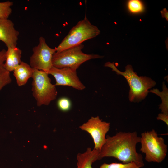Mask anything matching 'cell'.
Listing matches in <instances>:
<instances>
[{"mask_svg":"<svg viewBox=\"0 0 168 168\" xmlns=\"http://www.w3.org/2000/svg\"><path fill=\"white\" fill-rule=\"evenodd\" d=\"M140 141V137L136 131H120L112 136H107L99 152L98 160L113 157L123 163L134 162L142 168L144 166L143 157L136 149V145Z\"/></svg>","mask_w":168,"mask_h":168,"instance_id":"6da1fadb","label":"cell"},{"mask_svg":"<svg viewBox=\"0 0 168 168\" xmlns=\"http://www.w3.org/2000/svg\"><path fill=\"white\" fill-rule=\"evenodd\" d=\"M105 66L111 68L117 74L122 75L126 79L130 87L129 99L130 102H138L141 101L147 96L149 89L156 85V82L150 78L138 76L130 65L125 67L124 72L119 70L114 62H107L105 64Z\"/></svg>","mask_w":168,"mask_h":168,"instance_id":"7a4b0ae2","label":"cell"},{"mask_svg":"<svg viewBox=\"0 0 168 168\" xmlns=\"http://www.w3.org/2000/svg\"><path fill=\"white\" fill-rule=\"evenodd\" d=\"M100 32L98 28L92 24L85 16L71 28L68 35L55 48L56 52H59L80 44L87 40L96 37Z\"/></svg>","mask_w":168,"mask_h":168,"instance_id":"3957f363","label":"cell"},{"mask_svg":"<svg viewBox=\"0 0 168 168\" xmlns=\"http://www.w3.org/2000/svg\"><path fill=\"white\" fill-rule=\"evenodd\" d=\"M140 143V150L145 154V160L147 162L160 163L165 159L167 146L165 144L164 139L159 137L155 130L142 133Z\"/></svg>","mask_w":168,"mask_h":168,"instance_id":"277c9868","label":"cell"},{"mask_svg":"<svg viewBox=\"0 0 168 168\" xmlns=\"http://www.w3.org/2000/svg\"><path fill=\"white\" fill-rule=\"evenodd\" d=\"M84 45L81 44L61 51L56 52L52 58L53 66L57 68H70L77 70L83 63L91 59L102 58L103 56L83 53Z\"/></svg>","mask_w":168,"mask_h":168,"instance_id":"5b68a950","label":"cell"},{"mask_svg":"<svg viewBox=\"0 0 168 168\" xmlns=\"http://www.w3.org/2000/svg\"><path fill=\"white\" fill-rule=\"evenodd\" d=\"M48 74L46 72L34 69L32 90L38 106L48 105L57 97L55 86L51 83Z\"/></svg>","mask_w":168,"mask_h":168,"instance_id":"8992f818","label":"cell"},{"mask_svg":"<svg viewBox=\"0 0 168 168\" xmlns=\"http://www.w3.org/2000/svg\"><path fill=\"white\" fill-rule=\"evenodd\" d=\"M30 58V66L33 68L48 72L53 66L52 58L56 52V48L50 47L45 38L40 36L38 44L32 49Z\"/></svg>","mask_w":168,"mask_h":168,"instance_id":"52a82bcc","label":"cell"},{"mask_svg":"<svg viewBox=\"0 0 168 168\" xmlns=\"http://www.w3.org/2000/svg\"><path fill=\"white\" fill-rule=\"evenodd\" d=\"M110 123L103 121L99 116H92L79 128L90 135L94 144V149L100 152L105 142L106 135L110 129Z\"/></svg>","mask_w":168,"mask_h":168,"instance_id":"ba28073f","label":"cell"},{"mask_svg":"<svg viewBox=\"0 0 168 168\" xmlns=\"http://www.w3.org/2000/svg\"><path fill=\"white\" fill-rule=\"evenodd\" d=\"M47 73L54 77L55 86H68L80 90L85 88L78 77L75 69L68 67L57 68L53 66Z\"/></svg>","mask_w":168,"mask_h":168,"instance_id":"9c48e42d","label":"cell"},{"mask_svg":"<svg viewBox=\"0 0 168 168\" xmlns=\"http://www.w3.org/2000/svg\"><path fill=\"white\" fill-rule=\"evenodd\" d=\"M19 35L12 21L8 19H0V40L7 48L16 46Z\"/></svg>","mask_w":168,"mask_h":168,"instance_id":"30bf717a","label":"cell"},{"mask_svg":"<svg viewBox=\"0 0 168 168\" xmlns=\"http://www.w3.org/2000/svg\"><path fill=\"white\" fill-rule=\"evenodd\" d=\"M99 151L88 148L83 153H78L77 156V167L75 168H93L92 165L99 160Z\"/></svg>","mask_w":168,"mask_h":168,"instance_id":"8fae6325","label":"cell"},{"mask_svg":"<svg viewBox=\"0 0 168 168\" xmlns=\"http://www.w3.org/2000/svg\"><path fill=\"white\" fill-rule=\"evenodd\" d=\"M21 50L17 46L8 47L4 64V68L9 72L13 71L21 62Z\"/></svg>","mask_w":168,"mask_h":168,"instance_id":"7c38bea8","label":"cell"},{"mask_svg":"<svg viewBox=\"0 0 168 168\" xmlns=\"http://www.w3.org/2000/svg\"><path fill=\"white\" fill-rule=\"evenodd\" d=\"M13 71L17 85L21 86L25 85L28 79L32 77L34 68L27 63L21 61Z\"/></svg>","mask_w":168,"mask_h":168,"instance_id":"4fadbf2b","label":"cell"},{"mask_svg":"<svg viewBox=\"0 0 168 168\" xmlns=\"http://www.w3.org/2000/svg\"><path fill=\"white\" fill-rule=\"evenodd\" d=\"M128 12L131 14L137 15L143 13L145 7L143 2L140 0H128L126 3Z\"/></svg>","mask_w":168,"mask_h":168,"instance_id":"5bb4252c","label":"cell"},{"mask_svg":"<svg viewBox=\"0 0 168 168\" xmlns=\"http://www.w3.org/2000/svg\"><path fill=\"white\" fill-rule=\"evenodd\" d=\"M162 86V92L160 91L157 89H155L151 90L150 92L155 93L161 97L162 103L160 105L159 108L161 110L162 113L168 114V90L164 82L163 83Z\"/></svg>","mask_w":168,"mask_h":168,"instance_id":"9a60e30c","label":"cell"},{"mask_svg":"<svg viewBox=\"0 0 168 168\" xmlns=\"http://www.w3.org/2000/svg\"><path fill=\"white\" fill-rule=\"evenodd\" d=\"M13 2L9 1L0 2V19H7L12 12Z\"/></svg>","mask_w":168,"mask_h":168,"instance_id":"2e32d148","label":"cell"},{"mask_svg":"<svg viewBox=\"0 0 168 168\" xmlns=\"http://www.w3.org/2000/svg\"><path fill=\"white\" fill-rule=\"evenodd\" d=\"M100 168H141L136 164L131 162L127 163H112L110 164L104 163Z\"/></svg>","mask_w":168,"mask_h":168,"instance_id":"e0dca14e","label":"cell"},{"mask_svg":"<svg viewBox=\"0 0 168 168\" xmlns=\"http://www.w3.org/2000/svg\"><path fill=\"white\" fill-rule=\"evenodd\" d=\"M10 72L6 70L4 66L0 72V91L5 86L11 82Z\"/></svg>","mask_w":168,"mask_h":168,"instance_id":"ac0fdd59","label":"cell"},{"mask_svg":"<svg viewBox=\"0 0 168 168\" xmlns=\"http://www.w3.org/2000/svg\"><path fill=\"white\" fill-rule=\"evenodd\" d=\"M58 108L61 111L67 112L69 111L71 107V103L67 98L63 97L59 98L57 102Z\"/></svg>","mask_w":168,"mask_h":168,"instance_id":"d6986e66","label":"cell"},{"mask_svg":"<svg viewBox=\"0 0 168 168\" xmlns=\"http://www.w3.org/2000/svg\"><path fill=\"white\" fill-rule=\"evenodd\" d=\"M6 51L5 49L0 51V72L4 66L5 63Z\"/></svg>","mask_w":168,"mask_h":168,"instance_id":"ffe728a7","label":"cell"},{"mask_svg":"<svg viewBox=\"0 0 168 168\" xmlns=\"http://www.w3.org/2000/svg\"><path fill=\"white\" fill-rule=\"evenodd\" d=\"M158 120H161L168 125V114L161 113L158 114L156 118Z\"/></svg>","mask_w":168,"mask_h":168,"instance_id":"44dd1931","label":"cell"},{"mask_svg":"<svg viewBox=\"0 0 168 168\" xmlns=\"http://www.w3.org/2000/svg\"><path fill=\"white\" fill-rule=\"evenodd\" d=\"M160 12L162 17L165 18L167 21H168V11L166 8H163L160 11Z\"/></svg>","mask_w":168,"mask_h":168,"instance_id":"7402d4cb","label":"cell"}]
</instances>
